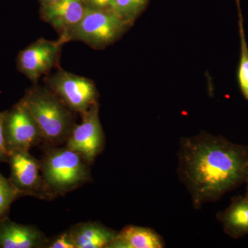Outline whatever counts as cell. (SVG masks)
<instances>
[{
	"label": "cell",
	"mask_w": 248,
	"mask_h": 248,
	"mask_svg": "<svg viewBox=\"0 0 248 248\" xmlns=\"http://www.w3.org/2000/svg\"><path fill=\"white\" fill-rule=\"evenodd\" d=\"M177 159L178 176L197 210L248 179V146L207 132L181 139Z\"/></svg>",
	"instance_id": "6da1fadb"
},
{
	"label": "cell",
	"mask_w": 248,
	"mask_h": 248,
	"mask_svg": "<svg viewBox=\"0 0 248 248\" xmlns=\"http://www.w3.org/2000/svg\"><path fill=\"white\" fill-rule=\"evenodd\" d=\"M21 102L40 128L43 142L48 146L66 143L76 125L74 115L53 91L37 86Z\"/></svg>",
	"instance_id": "7a4b0ae2"
},
{
	"label": "cell",
	"mask_w": 248,
	"mask_h": 248,
	"mask_svg": "<svg viewBox=\"0 0 248 248\" xmlns=\"http://www.w3.org/2000/svg\"><path fill=\"white\" fill-rule=\"evenodd\" d=\"M40 161L42 177L54 198L76 190L91 179L89 164L66 146L47 145Z\"/></svg>",
	"instance_id": "3957f363"
},
{
	"label": "cell",
	"mask_w": 248,
	"mask_h": 248,
	"mask_svg": "<svg viewBox=\"0 0 248 248\" xmlns=\"http://www.w3.org/2000/svg\"><path fill=\"white\" fill-rule=\"evenodd\" d=\"M128 26L110 9L86 7L78 25L58 40L62 45L68 41H81L93 48H102L117 40Z\"/></svg>",
	"instance_id": "277c9868"
},
{
	"label": "cell",
	"mask_w": 248,
	"mask_h": 248,
	"mask_svg": "<svg viewBox=\"0 0 248 248\" xmlns=\"http://www.w3.org/2000/svg\"><path fill=\"white\" fill-rule=\"evenodd\" d=\"M53 91L73 112L82 114L98 104V92L94 82L68 72L60 70L46 79Z\"/></svg>",
	"instance_id": "5b68a950"
},
{
	"label": "cell",
	"mask_w": 248,
	"mask_h": 248,
	"mask_svg": "<svg viewBox=\"0 0 248 248\" xmlns=\"http://www.w3.org/2000/svg\"><path fill=\"white\" fill-rule=\"evenodd\" d=\"M8 163L11 170L9 180L21 197L54 199L42 177L40 160L32 156L29 151L11 152Z\"/></svg>",
	"instance_id": "8992f818"
},
{
	"label": "cell",
	"mask_w": 248,
	"mask_h": 248,
	"mask_svg": "<svg viewBox=\"0 0 248 248\" xmlns=\"http://www.w3.org/2000/svg\"><path fill=\"white\" fill-rule=\"evenodd\" d=\"M81 115V124L75 125L65 146L79 153L91 164L102 153L105 144V136L99 119V104H94Z\"/></svg>",
	"instance_id": "52a82bcc"
},
{
	"label": "cell",
	"mask_w": 248,
	"mask_h": 248,
	"mask_svg": "<svg viewBox=\"0 0 248 248\" xmlns=\"http://www.w3.org/2000/svg\"><path fill=\"white\" fill-rule=\"evenodd\" d=\"M4 135L9 153L29 151L44 141L40 128L22 102L5 112Z\"/></svg>",
	"instance_id": "ba28073f"
},
{
	"label": "cell",
	"mask_w": 248,
	"mask_h": 248,
	"mask_svg": "<svg viewBox=\"0 0 248 248\" xmlns=\"http://www.w3.org/2000/svg\"><path fill=\"white\" fill-rule=\"evenodd\" d=\"M62 45L59 40L36 41L19 54L18 63L21 71L31 81L37 82L58 63Z\"/></svg>",
	"instance_id": "9c48e42d"
},
{
	"label": "cell",
	"mask_w": 248,
	"mask_h": 248,
	"mask_svg": "<svg viewBox=\"0 0 248 248\" xmlns=\"http://www.w3.org/2000/svg\"><path fill=\"white\" fill-rule=\"evenodd\" d=\"M48 239L38 228L11 221L0 220V248H46Z\"/></svg>",
	"instance_id": "30bf717a"
},
{
	"label": "cell",
	"mask_w": 248,
	"mask_h": 248,
	"mask_svg": "<svg viewBox=\"0 0 248 248\" xmlns=\"http://www.w3.org/2000/svg\"><path fill=\"white\" fill-rule=\"evenodd\" d=\"M85 9L82 0H59L43 5L41 16L43 20L60 32L62 38L81 21Z\"/></svg>",
	"instance_id": "8fae6325"
},
{
	"label": "cell",
	"mask_w": 248,
	"mask_h": 248,
	"mask_svg": "<svg viewBox=\"0 0 248 248\" xmlns=\"http://www.w3.org/2000/svg\"><path fill=\"white\" fill-rule=\"evenodd\" d=\"M68 230L76 248H107L118 232L96 221L77 223Z\"/></svg>",
	"instance_id": "7c38bea8"
},
{
	"label": "cell",
	"mask_w": 248,
	"mask_h": 248,
	"mask_svg": "<svg viewBox=\"0 0 248 248\" xmlns=\"http://www.w3.org/2000/svg\"><path fill=\"white\" fill-rule=\"evenodd\" d=\"M165 246L164 239L154 230L130 225L117 232L107 248H162Z\"/></svg>",
	"instance_id": "4fadbf2b"
},
{
	"label": "cell",
	"mask_w": 248,
	"mask_h": 248,
	"mask_svg": "<svg viewBox=\"0 0 248 248\" xmlns=\"http://www.w3.org/2000/svg\"><path fill=\"white\" fill-rule=\"evenodd\" d=\"M217 219L223 231L233 239L248 234V202L242 196L233 197L229 206L219 212Z\"/></svg>",
	"instance_id": "5bb4252c"
},
{
	"label": "cell",
	"mask_w": 248,
	"mask_h": 248,
	"mask_svg": "<svg viewBox=\"0 0 248 248\" xmlns=\"http://www.w3.org/2000/svg\"><path fill=\"white\" fill-rule=\"evenodd\" d=\"M239 17V31L241 42V55L237 69V81L241 92L248 102V46L245 33L244 17L240 0H236Z\"/></svg>",
	"instance_id": "9a60e30c"
},
{
	"label": "cell",
	"mask_w": 248,
	"mask_h": 248,
	"mask_svg": "<svg viewBox=\"0 0 248 248\" xmlns=\"http://www.w3.org/2000/svg\"><path fill=\"white\" fill-rule=\"evenodd\" d=\"M149 0H112L110 9L124 22L131 25Z\"/></svg>",
	"instance_id": "2e32d148"
},
{
	"label": "cell",
	"mask_w": 248,
	"mask_h": 248,
	"mask_svg": "<svg viewBox=\"0 0 248 248\" xmlns=\"http://www.w3.org/2000/svg\"><path fill=\"white\" fill-rule=\"evenodd\" d=\"M21 197L9 179L0 172V220L8 217L11 204Z\"/></svg>",
	"instance_id": "e0dca14e"
},
{
	"label": "cell",
	"mask_w": 248,
	"mask_h": 248,
	"mask_svg": "<svg viewBox=\"0 0 248 248\" xmlns=\"http://www.w3.org/2000/svg\"><path fill=\"white\" fill-rule=\"evenodd\" d=\"M46 248H76V246L69 230H68L53 239H48Z\"/></svg>",
	"instance_id": "ac0fdd59"
},
{
	"label": "cell",
	"mask_w": 248,
	"mask_h": 248,
	"mask_svg": "<svg viewBox=\"0 0 248 248\" xmlns=\"http://www.w3.org/2000/svg\"><path fill=\"white\" fill-rule=\"evenodd\" d=\"M5 112H0V164L8 163L9 153L6 146L4 135Z\"/></svg>",
	"instance_id": "d6986e66"
},
{
	"label": "cell",
	"mask_w": 248,
	"mask_h": 248,
	"mask_svg": "<svg viewBox=\"0 0 248 248\" xmlns=\"http://www.w3.org/2000/svg\"><path fill=\"white\" fill-rule=\"evenodd\" d=\"M85 6L90 9H110L112 0H82Z\"/></svg>",
	"instance_id": "ffe728a7"
},
{
	"label": "cell",
	"mask_w": 248,
	"mask_h": 248,
	"mask_svg": "<svg viewBox=\"0 0 248 248\" xmlns=\"http://www.w3.org/2000/svg\"><path fill=\"white\" fill-rule=\"evenodd\" d=\"M59 0H41L43 5L51 4V3L56 2Z\"/></svg>",
	"instance_id": "44dd1931"
},
{
	"label": "cell",
	"mask_w": 248,
	"mask_h": 248,
	"mask_svg": "<svg viewBox=\"0 0 248 248\" xmlns=\"http://www.w3.org/2000/svg\"><path fill=\"white\" fill-rule=\"evenodd\" d=\"M246 195H245V196H244V197H245V199H246V200H247L248 202V180L246 181Z\"/></svg>",
	"instance_id": "7402d4cb"
}]
</instances>
